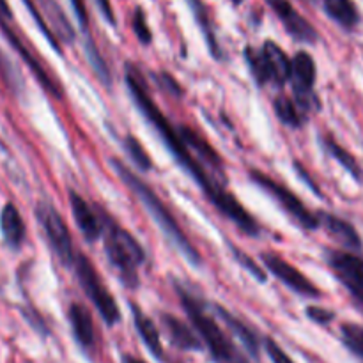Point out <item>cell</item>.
I'll list each match as a JSON object with an SVG mask.
<instances>
[{"label": "cell", "mask_w": 363, "mask_h": 363, "mask_svg": "<svg viewBox=\"0 0 363 363\" xmlns=\"http://www.w3.org/2000/svg\"><path fill=\"white\" fill-rule=\"evenodd\" d=\"M294 169H296L298 176H300V177H303V179H305V183H307L308 186H311L312 190H314L315 194H318V197H323V195H321V190H319V188H318V184H315V183H312V177L308 176L307 172H305L303 165H301L300 162H294Z\"/></svg>", "instance_id": "ab89813d"}, {"label": "cell", "mask_w": 363, "mask_h": 363, "mask_svg": "<svg viewBox=\"0 0 363 363\" xmlns=\"http://www.w3.org/2000/svg\"><path fill=\"white\" fill-rule=\"evenodd\" d=\"M340 333H342V342L346 344L347 350L363 363V326L346 323L340 328Z\"/></svg>", "instance_id": "4316f807"}, {"label": "cell", "mask_w": 363, "mask_h": 363, "mask_svg": "<svg viewBox=\"0 0 363 363\" xmlns=\"http://www.w3.org/2000/svg\"><path fill=\"white\" fill-rule=\"evenodd\" d=\"M23 2H25V6L28 7V11H30L32 16H34L35 23H38L39 27H41V32L46 35V39H48V41L52 43L53 48H55L57 52H60V43H59V39L55 38V34H53V32H52V28L48 27V23H46V21H45V18H43L41 11L38 9V6H35L34 0H23Z\"/></svg>", "instance_id": "4dcf8cb0"}, {"label": "cell", "mask_w": 363, "mask_h": 363, "mask_svg": "<svg viewBox=\"0 0 363 363\" xmlns=\"http://www.w3.org/2000/svg\"><path fill=\"white\" fill-rule=\"evenodd\" d=\"M248 176H250L252 183L257 184L259 188H262L264 191H268L280 206H282L284 211L298 222V225H301L303 229L314 230L319 227V218L318 215H314L312 211H308L307 206L301 202V199L298 195H294L293 191L289 190L287 186H284L282 183L275 181L273 177H269L268 174L261 172L257 169H250L248 170Z\"/></svg>", "instance_id": "8992f818"}, {"label": "cell", "mask_w": 363, "mask_h": 363, "mask_svg": "<svg viewBox=\"0 0 363 363\" xmlns=\"http://www.w3.org/2000/svg\"><path fill=\"white\" fill-rule=\"evenodd\" d=\"M11 67H13V66H11L9 60H7L6 57L2 55V52H0V69H2V73H4V77H6V80L9 82L11 85H14V84H16V77H18V74L14 73V71L11 69Z\"/></svg>", "instance_id": "74e56055"}, {"label": "cell", "mask_w": 363, "mask_h": 363, "mask_svg": "<svg viewBox=\"0 0 363 363\" xmlns=\"http://www.w3.org/2000/svg\"><path fill=\"white\" fill-rule=\"evenodd\" d=\"M0 28H2L4 35H6V38H7V41L11 43V46H13V48L16 50L18 53H20L21 59L25 60V64H27L28 69L32 71V74H34V77L38 78L39 84H41L43 87H45L46 91L50 92V94H53V96H57V98H60V96H62V89H60V85L57 84V82L52 80V77H50V74H48V71H46L45 67H43V64L39 62L38 59H35L34 53H32L30 50H28L27 46H25V43L21 41L20 38H18V34L13 30V28L9 27V23H7V21H6V18H0Z\"/></svg>", "instance_id": "7c38bea8"}, {"label": "cell", "mask_w": 363, "mask_h": 363, "mask_svg": "<svg viewBox=\"0 0 363 363\" xmlns=\"http://www.w3.org/2000/svg\"><path fill=\"white\" fill-rule=\"evenodd\" d=\"M67 318H69L71 330H73V335L77 339V342L82 347H85V350H91L94 346L96 333L92 315L87 311V307H84L82 303H71L69 311H67Z\"/></svg>", "instance_id": "2e32d148"}, {"label": "cell", "mask_w": 363, "mask_h": 363, "mask_svg": "<svg viewBox=\"0 0 363 363\" xmlns=\"http://www.w3.org/2000/svg\"><path fill=\"white\" fill-rule=\"evenodd\" d=\"M262 262H264V268L268 269L272 275H275L284 286L289 287L291 291L298 293L300 296L307 298H321V291L318 286L311 282L303 273L298 268H294L291 262H287L286 259L280 257V255L272 254V252H266L261 255Z\"/></svg>", "instance_id": "9c48e42d"}, {"label": "cell", "mask_w": 363, "mask_h": 363, "mask_svg": "<svg viewBox=\"0 0 363 363\" xmlns=\"http://www.w3.org/2000/svg\"><path fill=\"white\" fill-rule=\"evenodd\" d=\"M162 325L165 328L169 340L183 351H199L202 350V342L197 333L190 328L184 321L172 314H162Z\"/></svg>", "instance_id": "9a60e30c"}, {"label": "cell", "mask_w": 363, "mask_h": 363, "mask_svg": "<svg viewBox=\"0 0 363 363\" xmlns=\"http://www.w3.org/2000/svg\"><path fill=\"white\" fill-rule=\"evenodd\" d=\"M103 220V241L110 264L128 287H137L138 268L144 264L145 252L142 245L121 225H117L106 213L101 211Z\"/></svg>", "instance_id": "277c9868"}, {"label": "cell", "mask_w": 363, "mask_h": 363, "mask_svg": "<svg viewBox=\"0 0 363 363\" xmlns=\"http://www.w3.org/2000/svg\"><path fill=\"white\" fill-rule=\"evenodd\" d=\"M318 218L319 227H325L326 233H328L337 243H340L344 248H347V250H362L360 234L357 233V229H354L350 222H346V220L339 218V216L335 215H330V213H319Z\"/></svg>", "instance_id": "5bb4252c"}, {"label": "cell", "mask_w": 363, "mask_h": 363, "mask_svg": "<svg viewBox=\"0 0 363 363\" xmlns=\"http://www.w3.org/2000/svg\"><path fill=\"white\" fill-rule=\"evenodd\" d=\"M262 53H264L266 64H268L269 74H272V82L277 85H284L289 80L291 74V60L287 59L286 52L280 48L277 43L266 41L262 45Z\"/></svg>", "instance_id": "ffe728a7"}, {"label": "cell", "mask_w": 363, "mask_h": 363, "mask_svg": "<svg viewBox=\"0 0 363 363\" xmlns=\"http://www.w3.org/2000/svg\"><path fill=\"white\" fill-rule=\"evenodd\" d=\"M273 13L279 16L284 23V28L293 39L301 43H315L318 41V32L312 27L311 21L305 20L300 13L293 7L289 0H266Z\"/></svg>", "instance_id": "8fae6325"}, {"label": "cell", "mask_w": 363, "mask_h": 363, "mask_svg": "<svg viewBox=\"0 0 363 363\" xmlns=\"http://www.w3.org/2000/svg\"><path fill=\"white\" fill-rule=\"evenodd\" d=\"M124 147H126V152L131 158V162H133L138 169L144 170V172L151 170L152 167L151 158H149L147 151H145L144 145L138 142L137 137H133V135H126V138H124Z\"/></svg>", "instance_id": "83f0119b"}, {"label": "cell", "mask_w": 363, "mask_h": 363, "mask_svg": "<svg viewBox=\"0 0 363 363\" xmlns=\"http://www.w3.org/2000/svg\"><path fill=\"white\" fill-rule=\"evenodd\" d=\"M133 32L137 35L138 41L142 45H149L152 41V34H151V28H149L147 20H145V14L142 9H135L133 14Z\"/></svg>", "instance_id": "1f68e13d"}, {"label": "cell", "mask_w": 363, "mask_h": 363, "mask_svg": "<svg viewBox=\"0 0 363 363\" xmlns=\"http://www.w3.org/2000/svg\"><path fill=\"white\" fill-rule=\"evenodd\" d=\"M0 230H2L4 241H6L7 247L18 250L23 245L27 229H25L23 218H21L20 211L14 204L4 206L2 213H0Z\"/></svg>", "instance_id": "ac0fdd59"}, {"label": "cell", "mask_w": 363, "mask_h": 363, "mask_svg": "<svg viewBox=\"0 0 363 363\" xmlns=\"http://www.w3.org/2000/svg\"><path fill=\"white\" fill-rule=\"evenodd\" d=\"M326 262L339 282L363 303V257L350 252H326Z\"/></svg>", "instance_id": "ba28073f"}, {"label": "cell", "mask_w": 363, "mask_h": 363, "mask_svg": "<svg viewBox=\"0 0 363 363\" xmlns=\"http://www.w3.org/2000/svg\"><path fill=\"white\" fill-rule=\"evenodd\" d=\"M176 291L184 312H186L188 318H190L191 326H194L195 332L199 333V339H201L202 342L206 344V347L209 350L213 362L248 363L247 358L241 354V351L234 346L233 340H230L229 337L225 335V332L220 328L218 323L215 321V318L206 311V305L202 303L197 296L188 293L184 287H181L179 284H176Z\"/></svg>", "instance_id": "3957f363"}, {"label": "cell", "mask_w": 363, "mask_h": 363, "mask_svg": "<svg viewBox=\"0 0 363 363\" xmlns=\"http://www.w3.org/2000/svg\"><path fill=\"white\" fill-rule=\"evenodd\" d=\"M273 108H275L277 117H279L286 126L300 128L301 123H303L301 110L298 108V105L293 99L286 98V96H279V98L275 99V103H273Z\"/></svg>", "instance_id": "d4e9b609"}, {"label": "cell", "mask_w": 363, "mask_h": 363, "mask_svg": "<svg viewBox=\"0 0 363 363\" xmlns=\"http://www.w3.org/2000/svg\"><path fill=\"white\" fill-rule=\"evenodd\" d=\"M126 85L131 92V98L137 103L138 110L142 112V116L149 121L152 128L158 131V135L162 137V140L165 142L167 147L170 149V152L174 155V158L179 162V165L194 177L195 183L199 184L202 191H204L206 199L222 213L223 216L230 220L234 225L240 230H243L245 234H250V236H259L261 229H259L257 222H255L254 216L229 194L223 186H220L211 176L204 170L202 163L197 158L191 156V151L186 147V144L181 138L179 130L170 124V121L163 116L162 110L158 108V105L155 103V99L151 98V92H149L147 84H145L144 74L140 73L135 64H128L126 66Z\"/></svg>", "instance_id": "6da1fadb"}, {"label": "cell", "mask_w": 363, "mask_h": 363, "mask_svg": "<svg viewBox=\"0 0 363 363\" xmlns=\"http://www.w3.org/2000/svg\"><path fill=\"white\" fill-rule=\"evenodd\" d=\"M156 84H158L163 91L169 92V94L176 96V98H181V92H183L181 91V85L177 84V82L174 80L169 73L158 74V77H156Z\"/></svg>", "instance_id": "e575fe53"}, {"label": "cell", "mask_w": 363, "mask_h": 363, "mask_svg": "<svg viewBox=\"0 0 363 363\" xmlns=\"http://www.w3.org/2000/svg\"><path fill=\"white\" fill-rule=\"evenodd\" d=\"M230 250H233V254H234V257H236V261L240 262L241 266H243L245 269H247L248 273H250L252 277H254L255 280H257V282H266V273H264V269L261 268V266H257L255 264V261L252 257H248L247 254H245L243 250H241V248H236V247H233V245H230Z\"/></svg>", "instance_id": "f546056e"}, {"label": "cell", "mask_w": 363, "mask_h": 363, "mask_svg": "<svg viewBox=\"0 0 363 363\" xmlns=\"http://www.w3.org/2000/svg\"><path fill=\"white\" fill-rule=\"evenodd\" d=\"M96 4H98V7H99V11H101L103 16L106 18V21H110L112 25L116 23V14H113L110 0H96Z\"/></svg>", "instance_id": "f35d334b"}, {"label": "cell", "mask_w": 363, "mask_h": 363, "mask_svg": "<svg viewBox=\"0 0 363 363\" xmlns=\"http://www.w3.org/2000/svg\"><path fill=\"white\" fill-rule=\"evenodd\" d=\"M215 312L216 315H218V318L222 319L230 330H233V333L241 340V344L247 347L248 353H250L254 358H259V339L257 335L252 332V328H248L241 319H238L236 315L230 314L227 308L220 307V305H215Z\"/></svg>", "instance_id": "7402d4cb"}, {"label": "cell", "mask_w": 363, "mask_h": 363, "mask_svg": "<svg viewBox=\"0 0 363 363\" xmlns=\"http://www.w3.org/2000/svg\"><path fill=\"white\" fill-rule=\"evenodd\" d=\"M74 273H77V279L80 282V287L84 289V293L87 294V298L91 300V303L94 305L96 311L99 312L103 321L108 326H113L119 323L121 312L119 305H117L116 298L112 296L106 286L103 284L101 277L96 272L94 264L91 262V259L85 257L84 254H74L73 264Z\"/></svg>", "instance_id": "5b68a950"}, {"label": "cell", "mask_w": 363, "mask_h": 363, "mask_svg": "<svg viewBox=\"0 0 363 363\" xmlns=\"http://www.w3.org/2000/svg\"><path fill=\"white\" fill-rule=\"evenodd\" d=\"M123 363H145V362L138 360V358L131 357V354H124V357H123Z\"/></svg>", "instance_id": "b9f144b4"}, {"label": "cell", "mask_w": 363, "mask_h": 363, "mask_svg": "<svg viewBox=\"0 0 363 363\" xmlns=\"http://www.w3.org/2000/svg\"><path fill=\"white\" fill-rule=\"evenodd\" d=\"M325 11L340 27L354 28L360 21V13L353 0H325Z\"/></svg>", "instance_id": "603a6c76"}, {"label": "cell", "mask_w": 363, "mask_h": 363, "mask_svg": "<svg viewBox=\"0 0 363 363\" xmlns=\"http://www.w3.org/2000/svg\"><path fill=\"white\" fill-rule=\"evenodd\" d=\"M264 350H266V353H268L269 360H272L273 363H294L289 358V354H287L286 351H284L282 347H280L279 344L272 339V337H266Z\"/></svg>", "instance_id": "d6a6232c"}, {"label": "cell", "mask_w": 363, "mask_h": 363, "mask_svg": "<svg viewBox=\"0 0 363 363\" xmlns=\"http://www.w3.org/2000/svg\"><path fill=\"white\" fill-rule=\"evenodd\" d=\"M35 218H38V222L41 223L50 247L53 248L57 257L62 261V264L66 266L73 264V259H74L73 240H71V234H69V229H67L66 222H64L60 213L55 209V206L45 201L39 202V204L35 206Z\"/></svg>", "instance_id": "52a82bcc"}, {"label": "cell", "mask_w": 363, "mask_h": 363, "mask_svg": "<svg viewBox=\"0 0 363 363\" xmlns=\"http://www.w3.org/2000/svg\"><path fill=\"white\" fill-rule=\"evenodd\" d=\"M69 204L71 211H73L74 222H77L78 229L84 234L87 241H96L101 238L103 234V220L101 213L96 211L78 191L69 190Z\"/></svg>", "instance_id": "4fadbf2b"}, {"label": "cell", "mask_w": 363, "mask_h": 363, "mask_svg": "<svg viewBox=\"0 0 363 363\" xmlns=\"http://www.w3.org/2000/svg\"><path fill=\"white\" fill-rule=\"evenodd\" d=\"M315 62L311 53L298 52L291 60L289 82L293 84L294 96L300 105V110H311L314 101V84H315Z\"/></svg>", "instance_id": "30bf717a"}, {"label": "cell", "mask_w": 363, "mask_h": 363, "mask_svg": "<svg viewBox=\"0 0 363 363\" xmlns=\"http://www.w3.org/2000/svg\"><path fill=\"white\" fill-rule=\"evenodd\" d=\"M245 59H247L252 74H254L259 85H264L272 82V74H269L268 64H266L262 50H255L252 46H247V50H245Z\"/></svg>", "instance_id": "484cf974"}, {"label": "cell", "mask_w": 363, "mask_h": 363, "mask_svg": "<svg viewBox=\"0 0 363 363\" xmlns=\"http://www.w3.org/2000/svg\"><path fill=\"white\" fill-rule=\"evenodd\" d=\"M110 163H112L113 170H116L117 176L121 177V181H123V183L133 191L135 197L142 202L145 211H147L149 216L155 220L156 225H158L160 230L163 233V236L169 240V243L172 245L190 264H201V255H199L197 248H195L194 245H191V241L188 240L184 230L181 229L177 220L174 218V215L170 213V209L167 208L165 202L160 199V195L156 194L144 179H140L137 174L131 172L123 162H119L117 158H112Z\"/></svg>", "instance_id": "7a4b0ae2"}, {"label": "cell", "mask_w": 363, "mask_h": 363, "mask_svg": "<svg viewBox=\"0 0 363 363\" xmlns=\"http://www.w3.org/2000/svg\"><path fill=\"white\" fill-rule=\"evenodd\" d=\"M39 6V9L43 11V18L48 23V27L52 28V32L55 34V38L64 43H73L74 41V30L71 27L69 20L64 14L62 7L55 2V0H35Z\"/></svg>", "instance_id": "e0dca14e"}, {"label": "cell", "mask_w": 363, "mask_h": 363, "mask_svg": "<svg viewBox=\"0 0 363 363\" xmlns=\"http://www.w3.org/2000/svg\"><path fill=\"white\" fill-rule=\"evenodd\" d=\"M23 315H25V318H27V321H30V325L34 326V328L38 330V332L48 333V330H46L45 321H43L41 315H39L38 312H34V311H32V308H25Z\"/></svg>", "instance_id": "d590c367"}, {"label": "cell", "mask_w": 363, "mask_h": 363, "mask_svg": "<svg viewBox=\"0 0 363 363\" xmlns=\"http://www.w3.org/2000/svg\"><path fill=\"white\" fill-rule=\"evenodd\" d=\"M0 18H11V9L7 0H0Z\"/></svg>", "instance_id": "60d3db41"}, {"label": "cell", "mask_w": 363, "mask_h": 363, "mask_svg": "<svg viewBox=\"0 0 363 363\" xmlns=\"http://www.w3.org/2000/svg\"><path fill=\"white\" fill-rule=\"evenodd\" d=\"M69 2H71V6H73L74 13H77V18H78V21H80L82 27L87 28L89 16H87V9H85L84 0H69Z\"/></svg>", "instance_id": "8d00e7d4"}, {"label": "cell", "mask_w": 363, "mask_h": 363, "mask_svg": "<svg viewBox=\"0 0 363 363\" xmlns=\"http://www.w3.org/2000/svg\"><path fill=\"white\" fill-rule=\"evenodd\" d=\"M323 145H325L326 152H328V155L332 156L333 160H337V162H339L340 165H342L344 169H346L347 172H350L351 176L354 177V179L362 181L363 172H362L360 165H358V162L354 160V156L351 155L350 151H346L342 145L337 144V142L333 140V138H330V137L323 138Z\"/></svg>", "instance_id": "cb8c5ba5"}, {"label": "cell", "mask_w": 363, "mask_h": 363, "mask_svg": "<svg viewBox=\"0 0 363 363\" xmlns=\"http://www.w3.org/2000/svg\"><path fill=\"white\" fill-rule=\"evenodd\" d=\"M179 135H181V138H183L184 144H186V147L190 149L191 152L194 151L197 152L199 162L209 163V167H213L216 172H220V170H222V165H223L222 158H220L218 152H216L215 149H213L211 145H209L208 142L201 137V135H197L194 130H191V128H188V126H181Z\"/></svg>", "instance_id": "44dd1931"}, {"label": "cell", "mask_w": 363, "mask_h": 363, "mask_svg": "<svg viewBox=\"0 0 363 363\" xmlns=\"http://www.w3.org/2000/svg\"><path fill=\"white\" fill-rule=\"evenodd\" d=\"M85 52H87V59L91 60L92 69H94V73L98 74L99 80L106 85L112 84V73H110V69L106 67V62L103 60L101 53L98 52V48H96L91 41L85 43Z\"/></svg>", "instance_id": "f1b7e54d"}, {"label": "cell", "mask_w": 363, "mask_h": 363, "mask_svg": "<svg viewBox=\"0 0 363 363\" xmlns=\"http://www.w3.org/2000/svg\"><path fill=\"white\" fill-rule=\"evenodd\" d=\"M131 314H133V323L135 328H137L138 335H140L142 342L145 344V347L149 350V353L152 357H156L158 360L163 358V346H162V339H160V332L158 328L155 326V323L140 311L135 303H131Z\"/></svg>", "instance_id": "d6986e66"}, {"label": "cell", "mask_w": 363, "mask_h": 363, "mask_svg": "<svg viewBox=\"0 0 363 363\" xmlns=\"http://www.w3.org/2000/svg\"><path fill=\"white\" fill-rule=\"evenodd\" d=\"M307 318L311 321L318 323V325H330V323L335 319V314L328 308H321V307H308L307 308Z\"/></svg>", "instance_id": "836d02e7"}]
</instances>
